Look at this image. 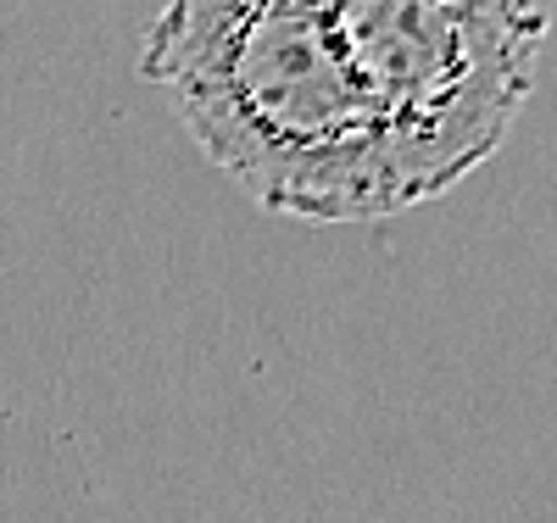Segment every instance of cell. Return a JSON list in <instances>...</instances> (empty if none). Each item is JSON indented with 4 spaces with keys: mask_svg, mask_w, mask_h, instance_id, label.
<instances>
[{
    "mask_svg": "<svg viewBox=\"0 0 557 523\" xmlns=\"http://www.w3.org/2000/svg\"><path fill=\"white\" fill-rule=\"evenodd\" d=\"M139 67L257 207L307 223L401 212L385 139L318 0H162Z\"/></svg>",
    "mask_w": 557,
    "mask_h": 523,
    "instance_id": "6da1fadb",
    "label": "cell"
},
{
    "mask_svg": "<svg viewBox=\"0 0 557 523\" xmlns=\"http://www.w3.org/2000/svg\"><path fill=\"white\" fill-rule=\"evenodd\" d=\"M318 12L385 139L401 207L496 157L535 89L541 0H318Z\"/></svg>",
    "mask_w": 557,
    "mask_h": 523,
    "instance_id": "7a4b0ae2",
    "label": "cell"
}]
</instances>
